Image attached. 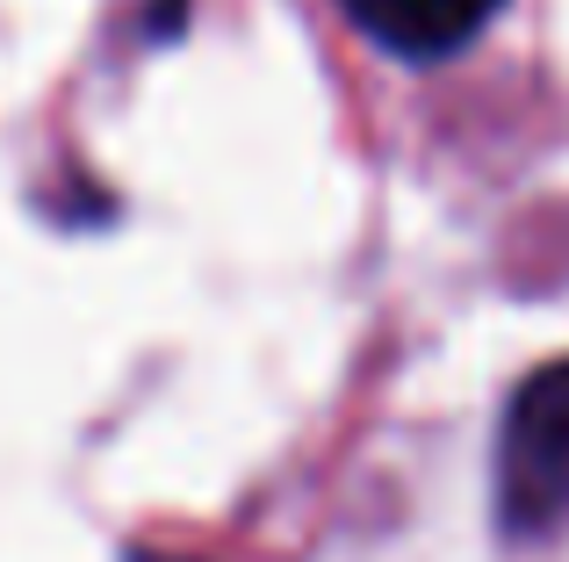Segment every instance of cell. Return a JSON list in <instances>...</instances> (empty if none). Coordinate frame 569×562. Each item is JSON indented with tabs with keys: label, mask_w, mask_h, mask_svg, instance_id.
I'll return each instance as SVG.
<instances>
[{
	"label": "cell",
	"mask_w": 569,
	"mask_h": 562,
	"mask_svg": "<svg viewBox=\"0 0 569 562\" xmlns=\"http://www.w3.org/2000/svg\"><path fill=\"white\" fill-rule=\"evenodd\" d=\"M498 520L505 534L569 526V361L533 368L498 425Z\"/></svg>",
	"instance_id": "6da1fadb"
},
{
	"label": "cell",
	"mask_w": 569,
	"mask_h": 562,
	"mask_svg": "<svg viewBox=\"0 0 569 562\" xmlns=\"http://www.w3.org/2000/svg\"><path fill=\"white\" fill-rule=\"evenodd\" d=\"M339 8L353 14L368 43L411 58V66H432V58H455L461 43L483 37L505 0H339Z\"/></svg>",
	"instance_id": "7a4b0ae2"
}]
</instances>
